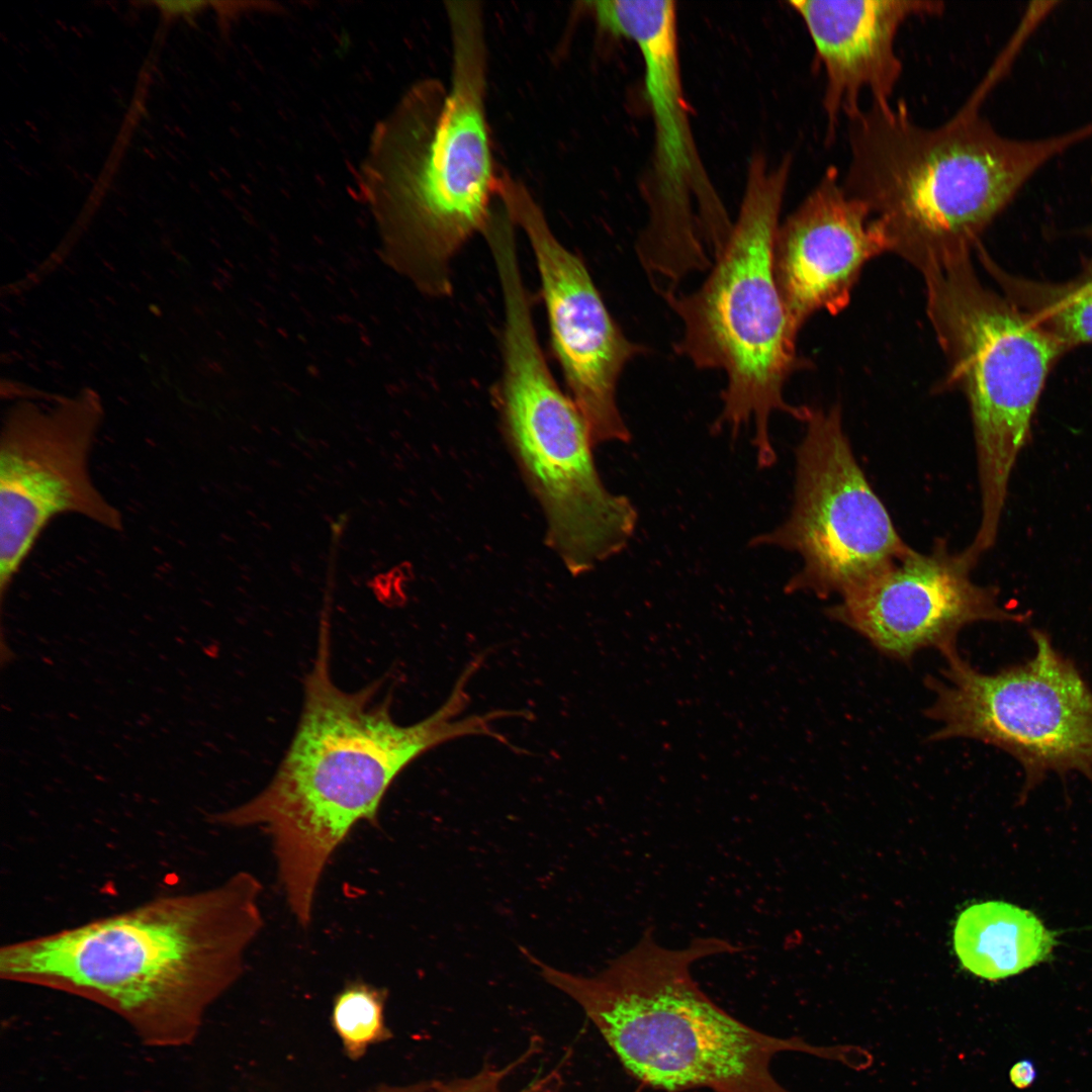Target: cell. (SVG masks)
<instances>
[{"label": "cell", "instance_id": "obj_15", "mask_svg": "<svg viewBox=\"0 0 1092 1092\" xmlns=\"http://www.w3.org/2000/svg\"><path fill=\"white\" fill-rule=\"evenodd\" d=\"M583 4L602 30L633 40L642 55L660 184L651 202L649 224L666 236L687 234L695 226L689 184L697 163L680 79L674 2L605 0Z\"/></svg>", "mask_w": 1092, "mask_h": 1092}, {"label": "cell", "instance_id": "obj_11", "mask_svg": "<svg viewBox=\"0 0 1092 1092\" xmlns=\"http://www.w3.org/2000/svg\"><path fill=\"white\" fill-rule=\"evenodd\" d=\"M496 198L532 248L551 347L594 446L628 443L631 433L618 406L617 386L627 363L646 348L624 335L584 262L555 237L527 187L504 172Z\"/></svg>", "mask_w": 1092, "mask_h": 1092}, {"label": "cell", "instance_id": "obj_16", "mask_svg": "<svg viewBox=\"0 0 1092 1092\" xmlns=\"http://www.w3.org/2000/svg\"><path fill=\"white\" fill-rule=\"evenodd\" d=\"M789 4L803 19L816 59L825 73L823 108L828 138L841 118L856 116L860 96L869 91L873 103L890 104L902 74L895 41L911 17L937 16L941 1L920 0H794Z\"/></svg>", "mask_w": 1092, "mask_h": 1092}, {"label": "cell", "instance_id": "obj_14", "mask_svg": "<svg viewBox=\"0 0 1092 1092\" xmlns=\"http://www.w3.org/2000/svg\"><path fill=\"white\" fill-rule=\"evenodd\" d=\"M884 252L883 229L827 169L776 237L775 275L792 330L798 335L815 312L845 308L866 263Z\"/></svg>", "mask_w": 1092, "mask_h": 1092}, {"label": "cell", "instance_id": "obj_8", "mask_svg": "<svg viewBox=\"0 0 1092 1092\" xmlns=\"http://www.w3.org/2000/svg\"><path fill=\"white\" fill-rule=\"evenodd\" d=\"M502 294L495 401L503 433L542 509L546 543L569 573L584 574L626 548L638 513L599 474L586 423L547 365L527 287L511 284Z\"/></svg>", "mask_w": 1092, "mask_h": 1092}, {"label": "cell", "instance_id": "obj_7", "mask_svg": "<svg viewBox=\"0 0 1092 1092\" xmlns=\"http://www.w3.org/2000/svg\"><path fill=\"white\" fill-rule=\"evenodd\" d=\"M922 275L927 314L948 364L945 385L961 390L970 406L982 503L974 542L990 549L1045 379L1068 347L983 284L971 253Z\"/></svg>", "mask_w": 1092, "mask_h": 1092}, {"label": "cell", "instance_id": "obj_2", "mask_svg": "<svg viewBox=\"0 0 1092 1092\" xmlns=\"http://www.w3.org/2000/svg\"><path fill=\"white\" fill-rule=\"evenodd\" d=\"M322 616L316 656L305 678L296 732L266 788L211 817L215 824L260 827L271 837L287 903L306 927L317 887L333 854L361 822L375 823L381 802L416 758L454 738L485 735L505 741L491 723L510 711L456 719L465 707L468 665L446 702L412 725L396 723L380 682L339 689L330 672V621Z\"/></svg>", "mask_w": 1092, "mask_h": 1092}, {"label": "cell", "instance_id": "obj_10", "mask_svg": "<svg viewBox=\"0 0 1092 1092\" xmlns=\"http://www.w3.org/2000/svg\"><path fill=\"white\" fill-rule=\"evenodd\" d=\"M796 450L794 499L787 520L752 547L797 553L802 567L787 594L842 598L905 557L910 548L859 467L838 405L810 408Z\"/></svg>", "mask_w": 1092, "mask_h": 1092}, {"label": "cell", "instance_id": "obj_6", "mask_svg": "<svg viewBox=\"0 0 1092 1092\" xmlns=\"http://www.w3.org/2000/svg\"><path fill=\"white\" fill-rule=\"evenodd\" d=\"M791 164L789 157L776 167L760 156L753 158L738 216L709 275L692 292L662 296L682 324L675 353L699 369L726 375L722 408L712 429L728 428L737 436L753 422L759 468L777 461L771 415L781 412L805 423L810 413L784 397L786 382L804 366L774 264Z\"/></svg>", "mask_w": 1092, "mask_h": 1092}, {"label": "cell", "instance_id": "obj_22", "mask_svg": "<svg viewBox=\"0 0 1092 1092\" xmlns=\"http://www.w3.org/2000/svg\"><path fill=\"white\" fill-rule=\"evenodd\" d=\"M1036 1077V1070L1033 1063L1029 1060H1021L1014 1064L1009 1071V1078L1011 1083L1019 1088L1024 1089L1030 1086Z\"/></svg>", "mask_w": 1092, "mask_h": 1092}, {"label": "cell", "instance_id": "obj_17", "mask_svg": "<svg viewBox=\"0 0 1092 1092\" xmlns=\"http://www.w3.org/2000/svg\"><path fill=\"white\" fill-rule=\"evenodd\" d=\"M1054 934L1030 911L989 901L959 916L954 950L963 967L990 981L1005 979L1050 959Z\"/></svg>", "mask_w": 1092, "mask_h": 1092}, {"label": "cell", "instance_id": "obj_3", "mask_svg": "<svg viewBox=\"0 0 1092 1092\" xmlns=\"http://www.w3.org/2000/svg\"><path fill=\"white\" fill-rule=\"evenodd\" d=\"M451 80L415 83L375 129L361 188L387 258L425 294L452 292L456 254L491 215L496 183L485 94L487 48L478 1H446Z\"/></svg>", "mask_w": 1092, "mask_h": 1092}, {"label": "cell", "instance_id": "obj_12", "mask_svg": "<svg viewBox=\"0 0 1092 1092\" xmlns=\"http://www.w3.org/2000/svg\"><path fill=\"white\" fill-rule=\"evenodd\" d=\"M74 404L43 415L20 411L0 439V594L3 601L50 523L75 515L110 531L123 528L120 511L90 473L98 416Z\"/></svg>", "mask_w": 1092, "mask_h": 1092}, {"label": "cell", "instance_id": "obj_1", "mask_svg": "<svg viewBox=\"0 0 1092 1092\" xmlns=\"http://www.w3.org/2000/svg\"><path fill=\"white\" fill-rule=\"evenodd\" d=\"M261 882L248 872L0 949V978L110 1010L151 1048L191 1043L244 971L261 931Z\"/></svg>", "mask_w": 1092, "mask_h": 1092}, {"label": "cell", "instance_id": "obj_4", "mask_svg": "<svg viewBox=\"0 0 1092 1092\" xmlns=\"http://www.w3.org/2000/svg\"><path fill=\"white\" fill-rule=\"evenodd\" d=\"M741 948L698 937L682 948L659 944L646 930L629 950L593 976L564 972L528 949L540 977L584 1012L624 1070L660 1092H791L771 1072L779 1054L795 1052L862 1070L868 1052L856 1045L819 1046L799 1036L759 1031L701 990L692 967Z\"/></svg>", "mask_w": 1092, "mask_h": 1092}, {"label": "cell", "instance_id": "obj_21", "mask_svg": "<svg viewBox=\"0 0 1092 1092\" xmlns=\"http://www.w3.org/2000/svg\"><path fill=\"white\" fill-rule=\"evenodd\" d=\"M153 5L159 10L165 22L184 19L192 21L201 13L208 2L205 1H154Z\"/></svg>", "mask_w": 1092, "mask_h": 1092}, {"label": "cell", "instance_id": "obj_20", "mask_svg": "<svg viewBox=\"0 0 1092 1092\" xmlns=\"http://www.w3.org/2000/svg\"><path fill=\"white\" fill-rule=\"evenodd\" d=\"M518 1070L511 1061L503 1066L485 1065L473 1075L451 1080H431L407 1086H381L374 1092H509L506 1082ZM514 1092H533L524 1086Z\"/></svg>", "mask_w": 1092, "mask_h": 1092}, {"label": "cell", "instance_id": "obj_5", "mask_svg": "<svg viewBox=\"0 0 1092 1092\" xmlns=\"http://www.w3.org/2000/svg\"><path fill=\"white\" fill-rule=\"evenodd\" d=\"M974 105L934 127L916 123L904 103H872L848 120L842 186L883 229L890 252L921 273L971 253L1045 161L1092 134L1090 124L1048 140H1011Z\"/></svg>", "mask_w": 1092, "mask_h": 1092}, {"label": "cell", "instance_id": "obj_9", "mask_svg": "<svg viewBox=\"0 0 1092 1092\" xmlns=\"http://www.w3.org/2000/svg\"><path fill=\"white\" fill-rule=\"evenodd\" d=\"M1031 638L1025 662L986 673L954 651L940 676L926 679V714L937 724L929 739L969 738L1009 753L1023 768L1024 797L1050 772L1092 782V690L1045 632Z\"/></svg>", "mask_w": 1092, "mask_h": 1092}, {"label": "cell", "instance_id": "obj_13", "mask_svg": "<svg viewBox=\"0 0 1092 1092\" xmlns=\"http://www.w3.org/2000/svg\"><path fill=\"white\" fill-rule=\"evenodd\" d=\"M977 563L966 549L951 552L939 540L929 553L912 550L826 613L896 660L927 648L944 656L957 651L959 633L971 624L1028 618L1002 606L996 587L972 579Z\"/></svg>", "mask_w": 1092, "mask_h": 1092}, {"label": "cell", "instance_id": "obj_19", "mask_svg": "<svg viewBox=\"0 0 1092 1092\" xmlns=\"http://www.w3.org/2000/svg\"><path fill=\"white\" fill-rule=\"evenodd\" d=\"M386 997L384 989L362 981L348 983L336 996L332 1024L351 1060L361 1059L370 1045L391 1037L384 1021Z\"/></svg>", "mask_w": 1092, "mask_h": 1092}, {"label": "cell", "instance_id": "obj_18", "mask_svg": "<svg viewBox=\"0 0 1092 1092\" xmlns=\"http://www.w3.org/2000/svg\"><path fill=\"white\" fill-rule=\"evenodd\" d=\"M980 254L1003 293L1068 349L1092 343V273L1068 283L1032 281L1004 272L985 252Z\"/></svg>", "mask_w": 1092, "mask_h": 1092}]
</instances>
